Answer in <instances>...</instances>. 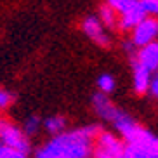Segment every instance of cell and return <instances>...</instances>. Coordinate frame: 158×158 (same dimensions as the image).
<instances>
[{
    "label": "cell",
    "instance_id": "6da1fadb",
    "mask_svg": "<svg viewBox=\"0 0 158 158\" xmlns=\"http://www.w3.org/2000/svg\"><path fill=\"white\" fill-rule=\"evenodd\" d=\"M98 125H89L77 129L70 134H59L57 137L37 151V158H89L90 141L98 137Z\"/></svg>",
    "mask_w": 158,
    "mask_h": 158
},
{
    "label": "cell",
    "instance_id": "7a4b0ae2",
    "mask_svg": "<svg viewBox=\"0 0 158 158\" xmlns=\"http://www.w3.org/2000/svg\"><path fill=\"white\" fill-rule=\"evenodd\" d=\"M123 144L110 132H101L98 135V144L94 148V158H122Z\"/></svg>",
    "mask_w": 158,
    "mask_h": 158
},
{
    "label": "cell",
    "instance_id": "3957f363",
    "mask_svg": "<svg viewBox=\"0 0 158 158\" xmlns=\"http://www.w3.org/2000/svg\"><path fill=\"white\" fill-rule=\"evenodd\" d=\"M0 143L5 144L7 148H12L16 151L28 155L30 144L26 141V137L23 135V132L12 123H0Z\"/></svg>",
    "mask_w": 158,
    "mask_h": 158
},
{
    "label": "cell",
    "instance_id": "277c9868",
    "mask_svg": "<svg viewBox=\"0 0 158 158\" xmlns=\"http://www.w3.org/2000/svg\"><path fill=\"white\" fill-rule=\"evenodd\" d=\"M158 37V19L146 18L143 23H139L134 28V35H132V42L137 47H146L148 44L155 42V38Z\"/></svg>",
    "mask_w": 158,
    "mask_h": 158
},
{
    "label": "cell",
    "instance_id": "5b68a950",
    "mask_svg": "<svg viewBox=\"0 0 158 158\" xmlns=\"http://www.w3.org/2000/svg\"><path fill=\"white\" fill-rule=\"evenodd\" d=\"M120 26L123 30H129V28H135L139 23H143L146 19V12L143 10L139 0H130L129 5L120 12Z\"/></svg>",
    "mask_w": 158,
    "mask_h": 158
},
{
    "label": "cell",
    "instance_id": "8992f818",
    "mask_svg": "<svg viewBox=\"0 0 158 158\" xmlns=\"http://www.w3.org/2000/svg\"><path fill=\"white\" fill-rule=\"evenodd\" d=\"M134 63L146 68L149 73L158 70V42H151L146 47H143L137 52V56L134 57Z\"/></svg>",
    "mask_w": 158,
    "mask_h": 158
},
{
    "label": "cell",
    "instance_id": "52a82bcc",
    "mask_svg": "<svg viewBox=\"0 0 158 158\" xmlns=\"http://www.w3.org/2000/svg\"><path fill=\"white\" fill-rule=\"evenodd\" d=\"M94 102V110L98 111L99 116H102L104 120H110V122H115L116 116L120 115L122 110H118L116 106H113V102L104 96V94H96L92 98Z\"/></svg>",
    "mask_w": 158,
    "mask_h": 158
},
{
    "label": "cell",
    "instance_id": "ba28073f",
    "mask_svg": "<svg viewBox=\"0 0 158 158\" xmlns=\"http://www.w3.org/2000/svg\"><path fill=\"white\" fill-rule=\"evenodd\" d=\"M82 28H84L85 33H87V37H90L96 44H99V45H108V44H110V40H108V35L104 33V30H102V24H101V21H99L98 18L89 16V18L84 21Z\"/></svg>",
    "mask_w": 158,
    "mask_h": 158
},
{
    "label": "cell",
    "instance_id": "9c48e42d",
    "mask_svg": "<svg viewBox=\"0 0 158 158\" xmlns=\"http://www.w3.org/2000/svg\"><path fill=\"white\" fill-rule=\"evenodd\" d=\"M151 85V80H149V71L146 68H143L141 64L134 63V89L139 94H144Z\"/></svg>",
    "mask_w": 158,
    "mask_h": 158
},
{
    "label": "cell",
    "instance_id": "30bf717a",
    "mask_svg": "<svg viewBox=\"0 0 158 158\" xmlns=\"http://www.w3.org/2000/svg\"><path fill=\"white\" fill-rule=\"evenodd\" d=\"M113 123H115L116 130H118V132H120L125 139L135 130V127H137V123H135V122L132 120L127 113H123V111H120V115L116 116V120L113 122Z\"/></svg>",
    "mask_w": 158,
    "mask_h": 158
},
{
    "label": "cell",
    "instance_id": "8fae6325",
    "mask_svg": "<svg viewBox=\"0 0 158 158\" xmlns=\"http://www.w3.org/2000/svg\"><path fill=\"white\" fill-rule=\"evenodd\" d=\"M122 158H151L148 153V149L139 148V146H132V144H127L123 148V156Z\"/></svg>",
    "mask_w": 158,
    "mask_h": 158
},
{
    "label": "cell",
    "instance_id": "7c38bea8",
    "mask_svg": "<svg viewBox=\"0 0 158 158\" xmlns=\"http://www.w3.org/2000/svg\"><path fill=\"white\" fill-rule=\"evenodd\" d=\"M66 125V120L63 116H52L49 120H45V127L49 132H54V134H59L61 130L64 129Z\"/></svg>",
    "mask_w": 158,
    "mask_h": 158
},
{
    "label": "cell",
    "instance_id": "4fadbf2b",
    "mask_svg": "<svg viewBox=\"0 0 158 158\" xmlns=\"http://www.w3.org/2000/svg\"><path fill=\"white\" fill-rule=\"evenodd\" d=\"M99 19H102V23L106 26H115V10L108 4L102 5L101 10H99Z\"/></svg>",
    "mask_w": 158,
    "mask_h": 158
},
{
    "label": "cell",
    "instance_id": "5bb4252c",
    "mask_svg": "<svg viewBox=\"0 0 158 158\" xmlns=\"http://www.w3.org/2000/svg\"><path fill=\"white\" fill-rule=\"evenodd\" d=\"M98 85L104 94L113 92V89H115V80H113L111 75H101L98 78Z\"/></svg>",
    "mask_w": 158,
    "mask_h": 158
},
{
    "label": "cell",
    "instance_id": "9a60e30c",
    "mask_svg": "<svg viewBox=\"0 0 158 158\" xmlns=\"http://www.w3.org/2000/svg\"><path fill=\"white\" fill-rule=\"evenodd\" d=\"M0 158H26V155L12 148H7L5 144L0 143Z\"/></svg>",
    "mask_w": 158,
    "mask_h": 158
},
{
    "label": "cell",
    "instance_id": "2e32d148",
    "mask_svg": "<svg viewBox=\"0 0 158 158\" xmlns=\"http://www.w3.org/2000/svg\"><path fill=\"white\" fill-rule=\"evenodd\" d=\"M146 14H158V0H139Z\"/></svg>",
    "mask_w": 158,
    "mask_h": 158
},
{
    "label": "cell",
    "instance_id": "e0dca14e",
    "mask_svg": "<svg viewBox=\"0 0 158 158\" xmlns=\"http://www.w3.org/2000/svg\"><path fill=\"white\" fill-rule=\"evenodd\" d=\"M129 2H130V0H108V5H110L113 10H118V12H122V10H123L127 5H129Z\"/></svg>",
    "mask_w": 158,
    "mask_h": 158
},
{
    "label": "cell",
    "instance_id": "ac0fdd59",
    "mask_svg": "<svg viewBox=\"0 0 158 158\" xmlns=\"http://www.w3.org/2000/svg\"><path fill=\"white\" fill-rule=\"evenodd\" d=\"M38 125H40V120H38L37 116H31V118L26 122V132H28V134H35L38 130Z\"/></svg>",
    "mask_w": 158,
    "mask_h": 158
},
{
    "label": "cell",
    "instance_id": "d6986e66",
    "mask_svg": "<svg viewBox=\"0 0 158 158\" xmlns=\"http://www.w3.org/2000/svg\"><path fill=\"white\" fill-rule=\"evenodd\" d=\"M10 101H12V94H9L5 89H0V108L9 106Z\"/></svg>",
    "mask_w": 158,
    "mask_h": 158
},
{
    "label": "cell",
    "instance_id": "ffe728a7",
    "mask_svg": "<svg viewBox=\"0 0 158 158\" xmlns=\"http://www.w3.org/2000/svg\"><path fill=\"white\" fill-rule=\"evenodd\" d=\"M148 153L151 158H158V137H155V141L151 143V146L148 148Z\"/></svg>",
    "mask_w": 158,
    "mask_h": 158
},
{
    "label": "cell",
    "instance_id": "44dd1931",
    "mask_svg": "<svg viewBox=\"0 0 158 158\" xmlns=\"http://www.w3.org/2000/svg\"><path fill=\"white\" fill-rule=\"evenodd\" d=\"M149 89H151V92H153L155 96L158 98V75L155 77V80H153V82H151V85H149Z\"/></svg>",
    "mask_w": 158,
    "mask_h": 158
}]
</instances>
